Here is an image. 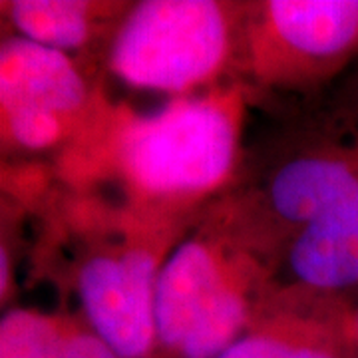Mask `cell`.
I'll return each instance as SVG.
<instances>
[{"mask_svg": "<svg viewBox=\"0 0 358 358\" xmlns=\"http://www.w3.org/2000/svg\"><path fill=\"white\" fill-rule=\"evenodd\" d=\"M88 102V86L64 52L24 38L2 42L0 114L30 110L68 124Z\"/></svg>", "mask_w": 358, "mask_h": 358, "instance_id": "6", "label": "cell"}, {"mask_svg": "<svg viewBox=\"0 0 358 358\" xmlns=\"http://www.w3.org/2000/svg\"><path fill=\"white\" fill-rule=\"evenodd\" d=\"M241 267L223 247L187 239L162 263L155 285L157 343L181 358H217L247 324Z\"/></svg>", "mask_w": 358, "mask_h": 358, "instance_id": "3", "label": "cell"}, {"mask_svg": "<svg viewBox=\"0 0 358 358\" xmlns=\"http://www.w3.org/2000/svg\"><path fill=\"white\" fill-rule=\"evenodd\" d=\"M348 336V334H346ZM217 358H357L350 341L303 343L279 331H255L239 336Z\"/></svg>", "mask_w": 358, "mask_h": 358, "instance_id": "11", "label": "cell"}, {"mask_svg": "<svg viewBox=\"0 0 358 358\" xmlns=\"http://www.w3.org/2000/svg\"><path fill=\"white\" fill-rule=\"evenodd\" d=\"M345 331H346V334H348V341H350V345H352L355 357L358 358V307L352 308V310L346 315Z\"/></svg>", "mask_w": 358, "mask_h": 358, "instance_id": "14", "label": "cell"}, {"mask_svg": "<svg viewBox=\"0 0 358 358\" xmlns=\"http://www.w3.org/2000/svg\"><path fill=\"white\" fill-rule=\"evenodd\" d=\"M357 193L358 143H355L287 164L273 179L268 197L279 217L303 227Z\"/></svg>", "mask_w": 358, "mask_h": 358, "instance_id": "8", "label": "cell"}, {"mask_svg": "<svg viewBox=\"0 0 358 358\" xmlns=\"http://www.w3.org/2000/svg\"><path fill=\"white\" fill-rule=\"evenodd\" d=\"M60 358H122L94 331H80L68 327L60 348Z\"/></svg>", "mask_w": 358, "mask_h": 358, "instance_id": "13", "label": "cell"}, {"mask_svg": "<svg viewBox=\"0 0 358 358\" xmlns=\"http://www.w3.org/2000/svg\"><path fill=\"white\" fill-rule=\"evenodd\" d=\"M66 329L50 315L10 310L0 322V358H60Z\"/></svg>", "mask_w": 358, "mask_h": 358, "instance_id": "10", "label": "cell"}, {"mask_svg": "<svg viewBox=\"0 0 358 358\" xmlns=\"http://www.w3.org/2000/svg\"><path fill=\"white\" fill-rule=\"evenodd\" d=\"M8 255H6V247H2L0 249V293L2 296H6V285H8V273H6V268H8Z\"/></svg>", "mask_w": 358, "mask_h": 358, "instance_id": "15", "label": "cell"}, {"mask_svg": "<svg viewBox=\"0 0 358 358\" xmlns=\"http://www.w3.org/2000/svg\"><path fill=\"white\" fill-rule=\"evenodd\" d=\"M231 48L229 10L213 0H148L124 18L110 66L129 86L185 92L205 84Z\"/></svg>", "mask_w": 358, "mask_h": 358, "instance_id": "2", "label": "cell"}, {"mask_svg": "<svg viewBox=\"0 0 358 358\" xmlns=\"http://www.w3.org/2000/svg\"><path fill=\"white\" fill-rule=\"evenodd\" d=\"M159 259L148 247L90 257L78 273V294L90 331L122 358H145L157 343L155 285Z\"/></svg>", "mask_w": 358, "mask_h": 358, "instance_id": "5", "label": "cell"}, {"mask_svg": "<svg viewBox=\"0 0 358 358\" xmlns=\"http://www.w3.org/2000/svg\"><path fill=\"white\" fill-rule=\"evenodd\" d=\"M2 136L22 150H44L62 140L68 124L60 117L30 110L2 112Z\"/></svg>", "mask_w": 358, "mask_h": 358, "instance_id": "12", "label": "cell"}, {"mask_svg": "<svg viewBox=\"0 0 358 358\" xmlns=\"http://www.w3.org/2000/svg\"><path fill=\"white\" fill-rule=\"evenodd\" d=\"M235 96L181 98L128 122L117 140L120 171L143 199L187 201L231 176L239 143Z\"/></svg>", "mask_w": 358, "mask_h": 358, "instance_id": "1", "label": "cell"}, {"mask_svg": "<svg viewBox=\"0 0 358 358\" xmlns=\"http://www.w3.org/2000/svg\"><path fill=\"white\" fill-rule=\"evenodd\" d=\"M251 36L261 76L334 72L358 54V0H271Z\"/></svg>", "mask_w": 358, "mask_h": 358, "instance_id": "4", "label": "cell"}, {"mask_svg": "<svg viewBox=\"0 0 358 358\" xmlns=\"http://www.w3.org/2000/svg\"><path fill=\"white\" fill-rule=\"evenodd\" d=\"M8 16L20 38L66 54L88 42L94 8L78 0H14Z\"/></svg>", "mask_w": 358, "mask_h": 358, "instance_id": "9", "label": "cell"}, {"mask_svg": "<svg viewBox=\"0 0 358 358\" xmlns=\"http://www.w3.org/2000/svg\"><path fill=\"white\" fill-rule=\"evenodd\" d=\"M289 267L307 287L343 291L358 285V193L303 225L289 249Z\"/></svg>", "mask_w": 358, "mask_h": 358, "instance_id": "7", "label": "cell"}]
</instances>
